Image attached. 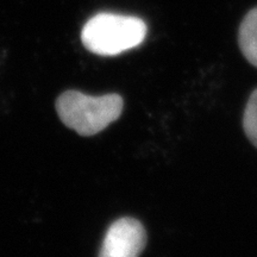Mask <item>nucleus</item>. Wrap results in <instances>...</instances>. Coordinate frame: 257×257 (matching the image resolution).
<instances>
[{"label":"nucleus","mask_w":257,"mask_h":257,"mask_svg":"<svg viewBox=\"0 0 257 257\" xmlns=\"http://www.w3.org/2000/svg\"><path fill=\"white\" fill-rule=\"evenodd\" d=\"M123 106L121 96L113 93L92 96L79 91H67L57 99L56 111L67 127L81 136H93L117 120Z\"/></svg>","instance_id":"f257e3e1"},{"label":"nucleus","mask_w":257,"mask_h":257,"mask_svg":"<svg viewBox=\"0 0 257 257\" xmlns=\"http://www.w3.org/2000/svg\"><path fill=\"white\" fill-rule=\"evenodd\" d=\"M147 35L141 18L115 14H98L81 32L82 44L93 54L114 56L140 46Z\"/></svg>","instance_id":"f03ea898"},{"label":"nucleus","mask_w":257,"mask_h":257,"mask_svg":"<svg viewBox=\"0 0 257 257\" xmlns=\"http://www.w3.org/2000/svg\"><path fill=\"white\" fill-rule=\"evenodd\" d=\"M147 244V232L135 218H120L108 227L99 257H140Z\"/></svg>","instance_id":"7ed1b4c3"},{"label":"nucleus","mask_w":257,"mask_h":257,"mask_svg":"<svg viewBox=\"0 0 257 257\" xmlns=\"http://www.w3.org/2000/svg\"><path fill=\"white\" fill-rule=\"evenodd\" d=\"M238 43L245 59L257 67V8L244 17L239 27Z\"/></svg>","instance_id":"20e7f679"},{"label":"nucleus","mask_w":257,"mask_h":257,"mask_svg":"<svg viewBox=\"0 0 257 257\" xmlns=\"http://www.w3.org/2000/svg\"><path fill=\"white\" fill-rule=\"evenodd\" d=\"M243 127L246 137L257 148V89L250 95L243 117Z\"/></svg>","instance_id":"39448f33"}]
</instances>
